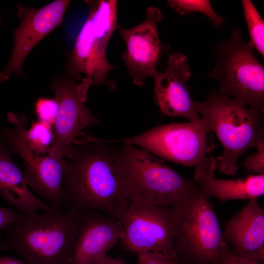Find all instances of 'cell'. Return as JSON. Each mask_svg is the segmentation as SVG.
<instances>
[{"label":"cell","mask_w":264,"mask_h":264,"mask_svg":"<svg viewBox=\"0 0 264 264\" xmlns=\"http://www.w3.org/2000/svg\"><path fill=\"white\" fill-rule=\"evenodd\" d=\"M221 264H258L252 261L240 258L231 251L229 244L225 242L221 252Z\"/></svg>","instance_id":"25"},{"label":"cell","mask_w":264,"mask_h":264,"mask_svg":"<svg viewBox=\"0 0 264 264\" xmlns=\"http://www.w3.org/2000/svg\"><path fill=\"white\" fill-rule=\"evenodd\" d=\"M191 77L187 56L181 53L170 55L164 71L153 77L154 99L164 115L190 121L201 119L187 84Z\"/></svg>","instance_id":"14"},{"label":"cell","mask_w":264,"mask_h":264,"mask_svg":"<svg viewBox=\"0 0 264 264\" xmlns=\"http://www.w3.org/2000/svg\"><path fill=\"white\" fill-rule=\"evenodd\" d=\"M0 132V195L22 214L52 212L56 209L35 196L29 190L23 174L10 157Z\"/></svg>","instance_id":"17"},{"label":"cell","mask_w":264,"mask_h":264,"mask_svg":"<svg viewBox=\"0 0 264 264\" xmlns=\"http://www.w3.org/2000/svg\"><path fill=\"white\" fill-rule=\"evenodd\" d=\"M215 172L196 168L194 178L205 198H214L221 202L232 200H251L264 195V175H251L234 179L215 177Z\"/></svg>","instance_id":"18"},{"label":"cell","mask_w":264,"mask_h":264,"mask_svg":"<svg viewBox=\"0 0 264 264\" xmlns=\"http://www.w3.org/2000/svg\"><path fill=\"white\" fill-rule=\"evenodd\" d=\"M137 264H179L177 261L158 252L137 253Z\"/></svg>","instance_id":"24"},{"label":"cell","mask_w":264,"mask_h":264,"mask_svg":"<svg viewBox=\"0 0 264 264\" xmlns=\"http://www.w3.org/2000/svg\"><path fill=\"white\" fill-rule=\"evenodd\" d=\"M85 212L68 209L21 213L16 221L3 229L0 250L16 251L27 264H72Z\"/></svg>","instance_id":"2"},{"label":"cell","mask_w":264,"mask_h":264,"mask_svg":"<svg viewBox=\"0 0 264 264\" xmlns=\"http://www.w3.org/2000/svg\"><path fill=\"white\" fill-rule=\"evenodd\" d=\"M196 107L222 145L223 153L215 159L216 166L226 175H235L238 159L264 140V111L217 92L210 93L203 102H196Z\"/></svg>","instance_id":"3"},{"label":"cell","mask_w":264,"mask_h":264,"mask_svg":"<svg viewBox=\"0 0 264 264\" xmlns=\"http://www.w3.org/2000/svg\"><path fill=\"white\" fill-rule=\"evenodd\" d=\"M169 6L182 15L199 12L205 15L215 26L221 25L224 21L213 8L209 0H169Z\"/></svg>","instance_id":"21"},{"label":"cell","mask_w":264,"mask_h":264,"mask_svg":"<svg viewBox=\"0 0 264 264\" xmlns=\"http://www.w3.org/2000/svg\"><path fill=\"white\" fill-rule=\"evenodd\" d=\"M209 132L207 124L201 119L160 125L134 136L106 141L137 146L164 160L215 172L216 159L207 155Z\"/></svg>","instance_id":"8"},{"label":"cell","mask_w":264,"mask_h":264,"mask_svg":"<svg viewBox=\"0 0 264 264\" xmlns=\"http://www.w3.org/2000/svg\"><path fill=\"white\" fill-rule=\"evenodd\" d=\"M0 264H27L15 258L0 257Z\"/></svg>","instance_id":"28"},{"label":"cell","mask_w":264,"mask_h":264,"mask_svg":"<svg viewBox=\"0 0 264 264\" xmlns=\"http://www.w3.org/2000/svg\"><path fill=\"white\" fill-rule=\"evenodd\" d=\"M96 211L85 212L75 241L72 264H91L120 240L123 227L119 220Z\"/></svg>","instance_id":"16"},{"label":"cell","mask_w":264,"mask_h":264,"mask_svg":"<svg viewBox=\"0 0 264 264\" xmlns=\"http://www.w3.org/2000/svg\"><path fill=\"white\" fill-rule=\"evenodd\" d=\"M89 6L87 20L79 33L70 54L67 70L69 78L76 82L82 74L90 77L93 85H115L108 81L109 72L116 66L108 61L106 49L118 25L117 1L86 0Z\"/></svg>","instance_id":"5"},{"label":"cell","mask_w":264,"mask_h":264,"mask_svg":"<svg viewBox=\"0 0 264 264\" xmlns=\"http://www.w3.org/2000/svg\"><path fill=\"white\" fill-rule=\"evenodd\" d=\"M256 148L257 151L244 160L243 167L250 175H264V140L260 142Z\"/></svg>","instance_id":"23"},{"label":"cell","mask_w":264,"mask_h":264,"mask_svg":"<svg viewBox=\"0 0 264 264\" xmlns=\"http://www.w3.org/2000/svg\"><path fill=\"white\" fill-rule=\"evenodd\" d=\"M241 32L232 30L215 48L218 59L209 77L220 84V93L264 111V68Z\"/></svg>","instance_id":"7"},{"label":"cell","mask_w":264,"mask_h":264,"mask_svg":"<svg viewBox=\"0 0 264 264\" xmlns=\"http://www.w3.org/2000/svg\"><path fill=\"white\" fill-rule=\"evenodd\" d=\"M93 85L92 79L86 76L80 83L69 77H57L50 84L54 99L59 105L54 126V139L48 154L70 158L74 143L82 131L100 121L86 105L88 92Z\"/></svg>","instance_id":"11"},{"label":"cell","mask_w":264,"mask_h":264,"mask_svg":"<svg viewBox=\"0 0 264 264\" xmlns=\"http://www.w3.org/2000/svg\"><path fill=\"white\" fill-rule=\"evenodd\" d=\"M1 26L0 25V27Z\"/></svg>","instance_id":"29"},{"label":"cell","mask_w":264,"mask_h":264,"mask_svg":"<svg viewBox=\"0 0 264 264\" xmlns=\"http://www.w3.org/2000/svg\"><path fill=\"white\" fill-rule=\"evenodd\" d=\"M21 213L12 208L0 206V229H3L16 221Z\"/></svg>","instance_id":"26"},{"label":"cell","mask_w":264,"mask_h":264,"mask_svg":"<svg viewBox=\"0 0 264 264\" xmlns=\"http://www.w3.org/2000/svg\"><path fill=\"white\" fill-rule=\"evenodd\" d=\"M162 18L160 10L151 6L146 10L145 20L139 24L130 28L117 26L126 45L122 59L136 86H142L148 77H153L158 72V64L167 49L157 30Z\"/></svg>","instance_id":"12"},{"label":"cell","mask_w":264,"mask_h":264,"mask_svg":"<svg viewBox=\"0 0 264 264\" xmlns=\"http://www.w3.org/2000/svg\"><path fill=\"white\" fill-rule=\"evenodd\" d=\"M174 249L179 264H221L225 243L217 215L209 199L199 195L171 207Z\"/></svg>","instance_id":"6"},{"label":"cell","mask_w":264,"mask_h":264,"mask_svg":"<svg viewBox=\"0 0 264 264\" xmlns=\"http://www.w3.org/2000/svg\"><path fill=\"white\" fill-rule=\"evenodd\" d=\"M222 236L235 255L264 264V210L258 198L249 200L227 221Z\"/></svg>","instance_id":"15"},{"label":"cell","mask_w":264,"mask_h":264,"mask_svg":"<svg viewBox=\"0 0 264 264\" xmlns=\"http://www.w3.org/2000/svg\"><path fill=\"white\" fill-rule=\"evenodd\" d=\"M62 190V210L96 211L118 220L129 204L118 148L87 136L74 142Z\"/></svg>","instance_id":"1"},{"label":"cell","mask_w":264,"mask_h":264,"mask_svg":"<svg viewBox=\"0 0 264 264\" xmlns=\"http://www.w3.org/2000/svg\"><path fill=\"white\" fill-rule=\"evenodd\" d=\"M59 110L57 101L54 99L40 98L35 104V112L39 121L53 126Z\"/></svg>","instance_id":"22"},{"label":"cell","mask_w":264,"mask_h":264,"mask_svg":"<svg viewBox=\"0 0 264 264\" xmlns=\"http://www.w3.org/2000/svg\"><path fill=\"white\" fill-rule=\"evenodd\" d=\"M29 149L39 155L48 154L54 139V133L50 125L38 121L32 122L30 128L25 132Z\"/></svg>","instance_id":"20"},{"label":"cell","mask_w":264,"mask_h":264,"mask_svg":"<svg viewBox=\"0 0 264 264\" xmlns=\"http://www.w3.org/2000/svg\"><path fill=\"white\" fill-rule=\"evenodd\" d=\"M246 23L248 29L249 43L264 56V21L251 0L242 1Z\"/></svg>","instance_id":"19"},{"label":"cell","mask_w":264,"mask_h":264,"mask_svg":"<svg viewBox=\"0 0 264 264\" xmlns=\"http://www.w3.org/2000/svg\"><path fill=\"white\" fill-rule=\"evenodd\" d=\"M93 264H126L123 261L108 256L107 255L103 256L94 262L92 263Z\"/></svg>","instance_id":"27"},{"label":"cell","mask_w":264,"mask_h":264,"mask_svg":"<svg viewBox=\"0 0 264 264\" xmlns=\"http://www.w3.org/2000/svg\"><path fill=\"white\" fill-rule=\"evenodd\" d=\"M120 220L123 227L120 240L126 249L136 254L158 252L177 262L171 207L131 201Z\"/></svg>","instance_id":"10"},{"label":"cell","mask_w":264,"mask_h":264,"mask_svg":"<svg viewBox=\"0 0 264 264\" xmlns=\"http://www.w3.org/2000/svg\"><path fill=\"white\" fill-rule=\"evenodd\" d=\"M8 121L13 129L4 128L1 132L10 154H18L24 165L26 184L54 209L62 210V190L67 162L64 158L39 155L27 146L25 132L27 119L24 114L9 112Z\"/></svg>","instance_id":"9"},{"label":"cell","mask_w":264,"mask_h":264,"mask_svg":"<svg viewBox=\"0 0 264 264\" xmlns=\"http://www.w3.org/2000/svg\"><path fill=\"white\" fill-rule=\"evenodd\" d=\"M118 150L130 202L175 208L200 194L194 181L181 176L162 159L145 150L124 143Z\"/></svg>","instance_id":"4"},{"label":"cell","mask_w":264,"mask_h":264,"mask_svg":"<svg viewBox=\"0 0 264 264\" xmlns=\"http://www.w3.org/2000/svg\"></svg>","instance_id":"30"},{"label":"cell","mask_w":264,"mask_h":264,"mask_svg":"<svg viewBox=\"0 0 264 264\" xmlns=\"http://www.w3.org/2000/svg\"><path fill=\"white\" fill-rule=\"evenodd\" d=\"M71 0H56L39 8H28L20 4L17 15L21 19L14 32L13 51L9 62L0 71V81L12 74H21L22 65L31 50L63 22Z\"/></svg>","instance_id":"13"}]
</instances>
